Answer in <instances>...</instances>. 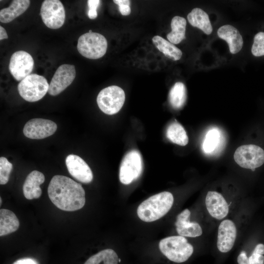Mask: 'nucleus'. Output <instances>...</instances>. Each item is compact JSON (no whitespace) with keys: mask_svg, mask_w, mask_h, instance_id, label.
<instances>
[{"mask_svg":"<svg viewBox=\"0 0 264 264\" xmlns=\"http://www.w3.org/2000/svg\"><path fill=\"white\" fill-rule=\"evenodd\" d=\"M47 193L51 202L63 211H76L85 204V192L81 184L64 176L52 178Z\"/></svg>","mask_w":264,"mask_h":264,"instance_id":"f257e3e1","label":"nucleus"},{"mask_svg":"<svg viewBox=\"0 0 264 264\" xmlns=\"http://www.w3.org/2000/svg\"><path fill=\"white\" fill-rule=\"evenodd\" d=\"M174 197L169 192L164 191L153 195L143 201L138 207L139 218L145 222H152L165 216L171 209Z\"/></svg>","mask_w":264,"mask_h":264,"instance_id":"f03ea898","label":"nucleus"},{"mask_svg":"<svg viewBox=\"0 0 264 264\" xmlns=\"http://www.w3.org/2000/svg\"><path fill=\"white\" fill-rule=\"evenodd\" d=\"M162 253L170 261L181 263L186 261L193 254L194 247L185 237L172 236L162 239L159 243Z\"/></svg>","mask_w":264,"mask_h":264,"instance_id":"7ed1b4c3","label":"nucleus"},{"mask_svg":"<svg viewBox=\"0 0 264 264\" xmlns=\"http://www.w3.org/2000/svg\"><path fill=\"white\" fill-rule=\"evenodd\" d=\"M107 41L102 34L96 33H86L78 39L77 48L83 56L89 59H98L106 53Z\"/></svg>","mask_w":264,"mask_h":264,"instance_id":"20e7f679","label":"nucleus"},{"mask_svg":"<svg viewBox=\"0 0 264 264\" xmlns=\"http://www.w3.org/2000/svg\"><path fill=\"white\" fill-rule=\"evenodd\" d=\"M49 86L44 76L33 73L20 82L18 90L23 99L34 102L41 100L48 92Z\"/></svg>","mask_w":264,"mask_h":264,"instance_id":"39448f33","label":"nucleus"},{"mask_svg":"<svg viewBox=\"0 0 264 264\" xmlns=\"http://www.w3.org/2000/svg\"><path fill=\"white\" fill-rule=\"evenodd\" d=\"M125 94L120 87L112 85L102 89L97 97L99 109L105 113L112 115L117 113L123 107Z\"/></svg>","mask_w":264,"mask_h":264,"instance_id":"423d86ee","label":"nucleus"},{"mask_svg":"<svg viewBox=\"0 0 264 264\" xmlns=\"http://www.w3.org/2000/svg\"><path fill=\"white\" fill-rule=\"evenodd\" d=\"M143 170V163L140 153L132 150L125 155L121 161L119 177L120 182L125 185L137 179Z\"/></svg>","mask_w":264,"mask_h":264,"instance_id":"0eeeda50","label":"nucleus"},{"mask_svg":"<svg viewBox=\"0 0 264 264\" xmlns=\"http://www.w3.org/2000/svg\"><path fill=\"white\" fill-rule=\"evenodd\" d=\"M234 158L241 167L254 171L264 164V151L255 145H244L236 149Z\"/></svg>","mask_w":264,"mask_h":264,"instance_id":"6e6552de","label":"nucleus"},{"mask_svg":"<svg viewBox=\"0 0 264 264\" xmlns=\"http://www.w3.org/2000/svg\"><path fill=\"white\" fill-rule=\"evenodd\" d=\"M40 15L44 24L50 29L60 28L65 22V8L59 0H44L41 5Z\"/></svg>","mask_w":264,"mask_h":264,"instance_id":"1a4fd4ad","label":"nucleus"},{"mask_svg":"<svg viewBox=\"0 0 264 264\" xmlns=\"http://www.w3.org/2000/svg\"><path fill=\"white\" fill-rule=\"evenodd\" d=\"M34 65V60L28 52L19 50L11 56L9 70L14 78L22 81L30 74Z\"/></svg>","mask_w":264,"mask_h":264,"instance_id":"9d476101","label":"nucleus"},{"mask_svg":"<svg viewBox=\"0 0 264 264\" xmlns=\"http://www.w3.org/2000/svg\"><path fill=\"white\" fill-rule=\"evenodd\" d=\"M75 76L76 70L74 65H61L58 67L51 79L48 93L52 96L58 95L72 83Z\"/></svg>","mask_w":264,"mask_h":264,"instance_id":"9b49d317","label":"nucleus"},{"mask_svg":"<svg viewBox=\"0 0 264 264\" xmlns=\"http://www.w3.org/2000/svg\"><path fill=\"white\" fill-rule=\"evenodd\" d=\"M57 129L53 121L42 118H34L28 121L25 124L23 132L30 139H40L53 134Z\"/></svg>","mask_w":264,"mask_h":264,"instance_id":"f8f14e48","label":"nucleus"},{"mask_svg":"<svg viewBox=\"0 0 264 264\" xmlns=\"http://www.w3.org/2000/svg\"><path fill=\"white\" fill-rule=\"evenodd\" d=\"M237 236L235 222L230 219H224L218 229L217 246L222 253H227L233 247Z\"/></svg>","mask_w":264,"mask_h":264,"instance_id":"ddd939ff","label":"nucleus"},{"mask_svg":"<svg viewBox=\"0 0 264 264\" xmlns=\"http://www.w3.org/2000/svg\"><path fill=\"white\" fill-rule=\"evenodd\" d=\"M206 208L210 216L217 220L225 218L229 213V205L223 195L219 192L209 191L205 198Z\"/></svg>","mask_w":264,"mask_h":264,"instance_id":"4468645a","label":"nucleus"},{"mask_svg":"<svg viewBox=\"0 0 264 264\" xmlns=\"http://www.w3.org/2000/svg\"><path fill=\"white\" fill-rule=\"evenodd\" d=\"M66 164L69 173L78 181L89 183L92 180V171L87 163L78 155H67L66 158Z\"/></svg>","mask_w":264,"mask_h":264,"instance_id":"2eb2a0df","label":"nucleus"},{"mask_svg":"<svg viewBox=\"0 0 264 264\" xmlns=\"http://www.w3.org/2000/svg\"><path fill=\"white\" fill-rule=\"evenodd\" d=\"M191 212L185 209L176 217L175 226L177 233L184 237L196 238L202 234V229L197 222L190 221Z\"/></svg>","mask_w":264,"mask_h":264,"instance_id":"dca6fc26","label":"nucleus"},{"mask_svg":"<svg viewBox=\"0 0 264 264\" xmlns=\"http://www.w3.org/2000/svg\"><path fill=\"white\" fill-rule=\"evenodd\" d=\"M44 175L38 171L34 170L29 173L22 186L24 197L27 199L40 198L42 194L40 185L44 182Z\"/></svg>","mask_w":264,"mask_h":264,"instance_id":"f3484780","label":"nucleus"},{"mask_svg":"<svg viewBox=\"0 0 264 264\" xmlns=\"http://www.w3.org/2000/svg\"><path fill=\"white\" fill-rule=\"evenodd\" d=\"M218 36L227 42L230 52L232 54L239 52L242 48L243 40L239 31L231 25H224L218 30Z\"/></svg>","mask_w":264,"mask_h":264,"instance_id":"a211bd4d","label":"nucleus"},{"mask_svg":"<svg viewBox=\"0 0 264 264\" xmlns=\"http://www.w3.org/2000/svg\"><path fill=\"white\" fill-rule=\"evenodd\" d=\"M29 0H14L6 8L0 11V21L8 23L23 14L30 5Z\"/></svg>","mask_w":264,"mask_h":264,"instance_id":"6ab92c4d","label":"nucleus"},{"mask_svg":"<svg viewBox=\"0 0 264 264\" xmlns=\"http://www.w3.org/2000/svg\"><path fill=\"white\" fill-rule=\"evenodd\" d=\"M189 23L194 27L198 28L206 34H210L213 30L208 15L199 8H194L187 15Z\"/></svg>","mask_w":264,"mask_h":264,"instance_id":"aec40b11","label":"nucleus"},{"mask_svg":"<svg viewBox=\"0 0 264 264\" xmlns=\"http://www.w3.org/2000/svg\"><path fill=\"white\" fill-rule=\"evenodd\" d=\"M20 223L16 215L11 211L0 210V236H3L15 232L19 227Z\"/></svg>","mask_w":264,"mask_h":264,"instance_id":"412c9836","label":"nucleus"},{"mask_svg":"<svg viewBox=\"0 0 264 264\" xmlns=\"http://www.w3.org/2000/svg\"><path fill=\"white\" fill-rule=\"evenodd\" d=\"M152 41L157 48L167 58L174 61H177L181 58L182 51L173 44L159 36H154Z\"/></svg>","mask_w":264,"mask_h":264,"instance_id":"4be33fe9","label":"nucleus"},{"mask_svg":"<svg viewBox=\"0 0 264 264\" xmlns=\"http://www.w3.org/2000/svg\"><path fill=\"white\" fill-rule=\"evenodd\" d=\"M186 20L185 18L174 17L171 21L172 31L167 35V38L170 43L178 44L185 38Z\"/></svg>","mask_w":264,"mask_h":264,"instance_id":"5701e85b","label":"nucleus"},{"mask_svg":"<svg viewBox=\"0 0 264 264\" xmlns=\"http://www.w3.org/2000/svg\"><path fill=\"white\" fill-rule=\"evenodd\" d=\"M168 98L173 108L179 109L182 108L187 99V91L184 84L180 82L176 83L170 90Z\"/></svg>","mask_w":264,"mask_h":264,"instance_id":"b1692460","label":"nucleus"},{"mask_svg":"<svg viewBox=\"0 0 264 264\" xmlns=\"http://www.w3.org/2000/svg\"><path fill=\"white\" fill-rule=\"evenodd\" d=\"M166 136L173 143L182 146L186 145L189 141L184 128L177 122H173L169 125Z\"/></svg>","mask_w":264,"mask_h":264,"instance_id":"393cba45","label":"nucleus"},{"mask_svg":"<svg viewBox=\"0 0 264 264\" xmlns=\"http://www.w3.org/2000/svg\"><path fill=\"white\" fill-rule=\"evenodd\" d=\"M118 257L111 249L103 250L89 258L84 264H118Z\"/></svg>","mask_w":264,"mask_h":264,"instance_id":"a878e982","label":"nucleus"},{"mask_svg":"<svg viewBox=\"0 0 264 264\" xmlns=\"http://www.w3.org/2000/svg\"><path fill=\"white\" fill-rule=\"evenodd\" d=\"M220 137L219 132L217 129L209 131L203 143V151L206 153L213 152L219 144Z\"/></svg>","mask_w":264,"mask_h":264,"instance_id":"bb28decb","label":"nucleus"},{"mask_svg":"<svg viewBox=\"0 0 264 264\" xmlns=\"http://www.w3.org/2000/svg\"><path fill=\"white\" fill-rule=\"evenodd\" d=\"M13 168L12 164L4 157L0 158V184L4 185L9 180V176Z\"/></svg>","mask_w":264,"mask_h":264,"instance_id":"cd10ccee","label":"nucleus"},{"mask_svg":"<svg viewBox=\"0 0 264 264\" xmlns=\"http://www.w3.org/2000/svg\"><path fill=\"white\" fill-rule=\"evenodd\" d=\"M251 52L256 57L264 55V32H260L255 35Z\"/></svg>","mask_w":264,"mask_h":264,"instance_id":"c85d7f7f","label":"nucleus"},{"mask_svg":"<svg viewBox=\"0 0 264 264\" xmlns=\"http://www.w3.org/2000/svg\"><path fill=\"white\" fill-rule=\"evenodd\" d=\"M113 1L118 5L119 11L122 15L127 16L131 12L130 6V1L129 0H114Z\"/></svg>","mask_w":264,"mask_h":264,"instance_id":"c756f323","label":"nucleus"},{"mask_svg":"<svg viewBox=\"0 0 264 264\" xmlns=\"http://www.w3.org/2000/svg\"><path fill=\"white\" fill-rule=\"evenodd\" d=\"M100 3L99 0H88V16L90 19H94L97 17V8Z\"/></svg>","mask_w":264,"mask_h":264,"instance_id":"7c9ffc66","label":"nucleus"},{"mask_svg":"<svg viewBox=\"0 0 264 264\" xmlns=\"http://www.w3.org/2000/svg\"><path fill=\"white\" fill-rule=\"evenodd\" d=\"M248 259L250 264H264V255L254 251H253Z\"/></svg>","mask_w":264,"mask_h":264,"instance_id":"2f4dec72","label":"nucleus"},{"mask_svg":"<svg viewBox=\"0 0 264 264\" xmlns=\"http://www.w3.org/2000/svg\"><path fill=\"white\" fill-rule=\"evenodd\" d=\"M238 264H250L249 259L244 251H242L237 257Z\"/></svg>","mask_w":264,"mask_h":264,"instance_id":"473e14b6","label":"nucleus"},{"mask_svg":"<svg viewBox=\"0 0 264 264\" xmlns=\"http://www.w3.org/2000/svg\"><path fill=\"white\" fill-rule=\"evenodd\" d=\"M13 264H38V263L33 259L23 258L16 261Z\"/></svg>","mask_w":264,"mask_h":264,"instance_id":"72a5a7b5","label":"nucleus"},{"mask_svg":"<svg viewBox=\"0 0 264 264\" xmlns=\"http://www.w3.org/2000/svg\"><path fill=\"white\" fill-rule=\"evenodd\" d=\"M253 251L257 253L264 255V244L263 243H259L257 244L254 248Z\"/></svg>","mask_w":264,"mask_h":264,"instance_id":"f704fd0d","label":"nucleus"},{"mask_svg":"<svg viewBox=\"0 0 264 264\" xmlns=\"http://www.w3.org/2000/svg\"><path fill=\"white\" fill-rule=\"evenodd\" d=\"M8 38V36L5 29L2 26H0V40L1 41Z\"/></svg>","mask_w":264,"mask_h":264,"instance_id":"c9c22d12","label":"nucleus"},{"mask_svg":"<svg viewBox=\"0 0 264 264\" xmlns=\"http://www.w3.org/2000/svg\"><path fill=\"white\" fill-rule=\"evenodd\" d=\"M88 32H89V33H92V30H89V31H88Z\"/></svg>","mask_w":264,"mask_h":264,"instance_id":"e433bc0d","label":"nucleus"},{"mask_svg":"<svg viewBox=\"0 0 264 264\" xmlns=\"http://www.w3.org/2000/svg\"><path fill=\"white\" fill-rule=\"evenodd\" d=\"M0 205H1V198H0Z\"/></svg>","mask_w":264,"mask_h":264,"instance_id":"4c0bfd02","label":"nucleus"}]
</instances>
